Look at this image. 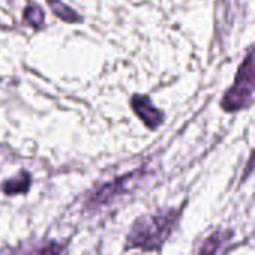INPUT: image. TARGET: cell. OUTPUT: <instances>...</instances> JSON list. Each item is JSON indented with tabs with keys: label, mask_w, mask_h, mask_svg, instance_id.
Wrapping results in <instances>:
<instances>
[{
	"label": "cell",
	"mask_w": 255,
	"mask_h": 255,
	"mask_svg": "<svg viewBox=\"0 0 255 255\" xmlns=\"http://www.w3.org/2000/svg\"><path fill=\"white\" fill-rule=\"evenodd\" d=\"M227 236H229V235H223V233L214 235L211 239H208V241L205 242V245L199 250V253H220V251L223 250L221 247L224 245Z\"/></svg>",
	"instance_id": "ba28073f"
},
{
	"label": "cell",
	"mask_w": 255,
	"mask_h": 255,
	"mask_svg": "<svg viewBox=\"0 0 255 255\" xmlns=\"http://www.w3.org/2000/svg\"><path fill=\"white\" fill-rule=\"evenodd\" d=\"M149 176L148 169H137L126 176H120L112 182H108L106 185L97 188L88 199L87 208L88 209H99L100 206H106L114 203L115 200L121 199L126 194H131L134 190H137L146 178Z\"/></svg>",
	"instance_id": "7a4b0ae2"
},
{
	"label": "cell",
	"mask_w": 255,
	"mask_h": 255,
	"mask_svg": "<svg viewBox=\"0 0 255 255\" xmlns=\"http://www.w3.org/2000/svg\"><path fill=\"white\" fill-rule=\"evenodd\" d=\"M178 218L179 211H166L157 215L142 217L136 220L127 238V247L139 248L143 251L160 250L161 245L172 235Z\"/></svg>",
	"instance_id": "6da1fadb"
},
{
	"label": "cell",
	"mask_w": 255,
	"mask_h": 255,
	"mask_svg": "<svg viewBox=\"0 0 255 255\" xmlns=\"http://www.w3.org/2000/svg\"><path fill=\"white\" fill-rule=\"evenodd\" d=\"M131 108L136 112V115L149 127V128H157L163 121L164 115L161 111H158L149 97L145 96H133L131 99Z\"/></svg>",
	"instance_id": "277c9868"
},
{
	"label": "cell",
	"mask_w": 255,
	"mask_h": 255,
	"mask_svg": "<svg viewBox=\"0 0 255 255\" xmlns=\"http://www.w3.org/2000/svg\"><path fill=\"white\" fill-rule=\"evenodd\" d=\"M30 175L27 172H21V175L18 178H13V179H9L4 182L3 185V191L9 196L15 194V193H25L28 188H30Z\"/></svg>",
	"instance_id": "5b68a950"
},
{
	"label": "cell",
	"mask_w": 255,
	"mask_h": 255,
	"mask_svg": "<svg viewBox=\"0 0 255 255\" xmlns=\"http://www.w3.org/2000/svg\"><path fill=\"white\" fill-rule=\"evenodd\" d=\"M48 3H49V7L52 9V12L60 19H63L66 22H79L82 19L72 7H69L67 4L61 3L60 0H48Z\"/></svg>",
	"instance_id": "8992f818"
},
{
	"label": "cell",
	"mask_w": 255,
	"mask_h": 255,
	"mask_svg": "<svg viewBox=\"0 0 255 255\" xmlns=\"http://www.w3.org/2000/svg\"><path fill=\"white\" fill-rule=\"evenodd\" d=\"M255 66L253 52L242 63L233 87L226 93L223 99V109L227 112H236L250 108L254 100Z\"/></svg>",
	"instance_id": "3957f363"
},
{
	"label": "cell",
	"mask_w": 255,
	"mask_h": 255,
	"mask_svg": "<svg viewBox=\"0 0 255 255\" xmlns=\"http://www.w3.org/2000/svg\"><path fill=\"white\" fill-rule=\"evenodd\" d=\"M24 19L34 28H40L43 25V12L39 6L31 3L24 10Z\"/></svg>",
	"instance_id": "52a82bcc"
}]
</instances>
